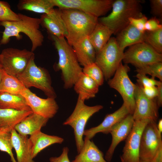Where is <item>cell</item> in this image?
Here are the masks:
<instances>
[{
	"mask_svg": "<svg viewBox=\"0 0 162 162\" xmlns=\"http://www.w3.org/2000/svg\"><path fill=\"white\" fill-rule=\"evenodd\" d=\"M18 14L20 18L19 21L0 22V26L4 28L0 44H6L13 37L20 40L22 37L20 34L22 33L30 40L32 45L31 51L33 52L42 45L44 40V36L40 30V18L31 17L21 13Z\"/></svg>",
	"mask_w": 162,
	"mask_h": 162,
	"instance_id": "1",
	"label": "cell"
},
{
	"mask_svg": "<svg viewBox=\"0 0 162 162\" xmlns=\"http://www.w3.org/2000/svg\"><path fill=\"white\" fill-rule=\"evenodd\" d=\"M67 35L66 40L71 46L88 37L98 22V18L74 9H59Z\"/></svg>",
	"mask_w": 162,
	"mask_h": 162,
	"instance_id": "2",
	"label": "cell"
},
{
	"mask_svg": "<svg viewBox=\"0 0 162 162\" xmlns=\"http://www.w3.org/2000/svg\"><path fill=\"white\" fill-rule=\"evenodd\" d=\"M141 0H114L112 11L106 16L98 18V22L106 26L116 35L129 24L131 18H139L143 15L142 12Z\"/></svg>",
	"mask_w": 162,
	"mask_h": 162,
	"instance_id": "3",
	"label": "cell"
},
{
	"mask_svg": "<svg viewBox=\"0 0 162 162\" xmlns=\"http://www.w3.org/2000/svg\"><path fill=\"white\" fill-rule=\"evenodd\" d=\"M50 36L58 52L59 59L56 67L62 72L64 88H70L77 80L82 69L72 46L68 44L64 37Z\"/></svg>",
	"mask_w": 162,
	"mask_h": 162,
	"instance_id": "4",
	"label": "cell"
},
{
	"mask_svg": "<svg viewBox=\"0 0 162 162\" xmlns=\"http://www.w3.org/2000/svg\"><path fill=\"white\" fill-rule=\"evenodd\" d=\"M101 105L89 106L78 98L75 108L71 115L63 123L73 128L77 151L78 153L84 144L83 136L85 128L89 118L103 108Z\"/></svg>",
	"mask_w": 162,
	"mask_h": 162,
	"instance_id": "5",
	"label": "cell"
},
{
	"mask_svg": "<svg viewBox=\"0 0 162 162\" xmlns=\"http://www.w3.org/2000/svg\"><path fill=\"white\" fill-rule=\"evenodd\" d=\"M34 58V56L31 58L25 70L16 77L26 88L34 87L43 91L48 97L55 98L56 95L49 74L45 69L36 65Z\"/></svg>",
	"mask_w": 162,
	"mask_h": 162,
	"instance_id": "6",
	"label": "cell"
},
{
	"mask_svg": "<svg viewBox=\"0 0 162 162\" xmlns=\"http://www.w3.org/2000/svg\"><path fill=\"white\" fill-rule=\"evenodd\" d=\"M130 68L127 64L121 62L113 77L108 80L109 86L117 91L121 95L123 104L126 107L130 114L133 115L135 108L134 92L135 84L130 80L128 72Z\"/></svg>",
	"mask_w": 162,
	"mask_h": 162,
	"instance_id": "7",
	"label": "cell"
},
{
	"mask_svg": "<svg viewBox=\"0 0 162 162\" xmlns=\"http://www.w3.org/2000/svg\"><path fill=\"white\" fill-rule=\"evenodd\" d=\"M124 52L118 46L115 38L112 37L96 53L94 62L102 70L105 80H108L113 76L123 60Z\"/></svg>",
	"mask_w": 162,
	"mask_h": 162,
	"instance_id": "8",
	"label": "cell"
},
{
	"mask_svg": "<svg viewBox=\"0 0 162 162\" xmlns=\"http://www.w3.org/2000/svg\"><path fill=\"white\" fill-rule=\"evenodd\" d=\"M0 54L1 68L7 74L16 77L25 70L34 56L31 51L12 47L3 49Z\"/></svg>",
	"mask_w": 162,
	"mask_h": 162,
	"instance_id": "9",
	"label": "cell"
},
{
	"mask_svg": "<svg viewBox=\"0 0 162 162\" xmlns=\"http://www.w3.org/2000/svg\"><path fill=\"white\" fill-rule=\"evenodd\" d=\"M113 0H51L59 9H74L98 18L105 15L111 9Z\"/></svg>",
	"mask_w": 162,
	"mask_h": 162,
	"instance_id": "10",
	"label": "cell"
},
{
	"mask_svg": "<svg viewBox=\"0 0 162 162\" xmlns=\"http://www.w3.org/2000/svg\"><path fill=\"white\" fill-rule=\"evenodd\" d=\"M122 61L136 68L162 62V54L157 52L145 42L138 43L129 47L124 52Z\"/></svg>",
	"mask_w": 162,
	"mask_h": 162,
	"instance_id": "11",
	"label": "cell"
},
{
	"mask_svg": "<svg viewBox=\"0 0 162 162\" xmlns=\"http://www.w3.org/2000/svg\"><path fill=\"white\" fill-rule=\"evenodd\" d=\"M156 122H149L142 131L139 150L140 160L151 162L157 151L162 148L161 134L158 131Z\"/></svg>",
	"mask_w": 162,
	"mask_h": 162,
	"instance_id": "12",
	"label": "cell"
},
{
	"mask_svg": "<svg viewBox=\"0 0 162 162\" xmlns=\"http://www.w3.org/2000/svg\"><path fill=\"white\" fill-rule=\"evenodd\" d=\"M135 108L132 116L134 121L147 120L157 122L159 117L156 98L149 99L143 93L140 86L135 84Z\"/></svg>",
	"mask_w": 162,
	"mask_h": 162,
	"instance_id": "13",
	"label": "cell"
},
{
	"mask_svg": "<svg viewBox=\"0 0 162 162\" xmlns=\"http://www.w3.org/2000/svg\"><path fill=\"white\" fill-rule=\"evenodd\" d=\"M149 121H134L131 130L126 139L121 160L123 162H139L140 142L142 131Z\"/></svg>",
	"mask_w": 162,
	"mask_h": 162,
	"instance_id": "14",
	"label": "cell"
},
{
	"mask_svg": "<svg viewBox=\"0 0 162 162\" xmlns=\"http://www.w3.org/2000/svg\"><path fill=\"white\" fill-rule=\"evenodd\" d=\"M33 113L49 119L57 113L59 107L55 98H41L26 88L21 94Z\"/></svg>",
	"mask_w": 162,
	"mask_h": 162,
	"instance_id": "15",
	"label": "cell"
},
{
	"mask_svg": "<svg viewBox=\"0 0 162 162\" xmlns=\"http://www.w3.org/2000/svg\"><path fill=\"white\" fill-rule=\"evenodd\" d=\"M134 121L132 115L129 114L111 128L110 133L112 136V142L105 155V159L107 162L111 160L117 145L127 137L131 130Z\"/></svg>",
	"mask_w": 162,
	"mask_h": 162,
	"instance_id": "16",
	"label": "cell"
},
{
	"mask_svg": "<svg viewBox=\"0 0 162 162\" xmlns=\"http://www.w3.org/2000/svg\"><path fill=\"white\" fill-rule=\"evenodd\" d=\"M129 114L126 107L123 104L121 106L113 112L107 115L103 122L98 126L85 130L83 135L91 140L98 133L107 134L116 124Z\"/></svg>",
	"mask_w": 162,
	"mask_h": 162,
	"instance_id": "17",
	"label": "cell"
},
{
	"mask_svg": "<svg viewBox=\"0 0 162 162\" xmlns=\"http://www.w3.org/2000/svg\"><path fill=\"white\" fill-rule=\"evenodd\" d=\"M40 19V24L50 35L64 37L67 36V33L59 9L53 8L49 14H43Z\"/></svg>",
	"mask_w": 162,
	"mask_h": 162,
	"instance_id": "18",
	"label": "cell"
},
{
	"mask_svg": "<svg viewBox=\"0 0 162 162\" xmlns=\"http://www.w3.org/2000/svg\"><path fill=\"white\" fill-rule=\"evenodd\" d=\"M13 148L17 162H35L32 157V145L28 136L18 134L14 128L11 131Z\"/></svg>",
	"mask_w": 162,
	"mask_h": 162,
	"instance_id": "19",
	"label": "cell"
},
{
	"mask_svg": "<svg viewBox=\"0 0 162 162\" xmlns=\"http://www.w3.org/2000/svg\"><path fill=\"white\" fill-rule=\"evenodd\" d=\"M32 113V110L0 109V128L6 131L11 132L17 124Z\"/></svg>",
	"mask_w": 162,
	"mask_h": 162,
	"instance_id": "20",
	"label": "cell"
},
{
	"mask_svg": "<svg viewBox=\"0 0 162 162\" xmlns=\"http://www.w3.org/2000/svg\"><path fill=\"white\" fill-rule=\"evenodd\" d=\"M49 119L33 112L17 124L14 129L22 135H31L41 130V128L46 125Z\"/></svg>",
	"mask_w": 162,
	"mask_h": 162,
	"instance_id": "21",
	"label": "cell"
},
{
	"mask_svg": "<svg viewBox=\"0 0 162 162\" xmlns=\"http://www.w3.org/2000/svg\"><path fill=\"white\" fill-rule=\"evenodd\" d=\"M145 32H140L129 24L116 34L115 38L119 47L124 51L127 46L144 42Z\"/></svg>",
	"mask_w": 162,
	"mask_h": 162,
	"instance_id": "22",
	"label": "cell"
},
{
	"mask_svg": "<svg viewBox=\"0 0 162 162\" xmlns=\"http://www.w3.org/2000/svg\"><path fill=\"white\" fill-rule=\"evenodd\" d=\"M74 86L75 91L78 94V98L85 101L95 97L98 92L99 86L82 72Z\"/></svg>",
	"mask_w": 162,
	"mask_h": 162,
	"instance_id": "23",
	"label": "cell"
},
{
	"mask_svg": "<svg viewBox=\"0 0 162 162\" xmlns=\"http://www.w3.org/2000/svg\"><path fill=\"white\" fill-rule=\"evenodd\" d=\"M72 162H108L94 143L85 137L83 146Z\"/></svg>",
	"mask_w": 162,
	"mask_h": 162,
	"instance_id": "24",
	"label": "cell"
},
{
	"mask_svg": "<svg viewBox=\"0 0 162 162\" xmlns=\"http://www.w3.org/2000/svg\"><path fill=\"white\" fill-rule=\"evenodd\" d=\"M29 139L32 145V157L33 158L47 147L54 144H61L64 140L62 137L49 135L41 130L30 135Z\"/></svg>",
	"mask_w": 162,
	"mask_h": 162,
	"instance_id": "25",
	"label": "cell"
},
{
	"mask_svg": "<svg viewBox=\"0 0 162 162\" xmlns=\"http://www.w3.org/2000/svg\"><path fill=\"white\" fill-rule=\"evenodd\" d=\"M88 37L72 46L80 64L83 67L94 62L95 60L96 53Z\"/></svg>",
	"mask_w": 162,
	"mask_h": 162,
	"instance_id": "26",
	"label": "cell"
},
{
	"mask_svg": "<svg viewBox=\"0 0 162 162\" xmlns=\"http://www.w3.org/2000/svg\"><path fill=\"white\" fill-rule=\"evenodd\" d=\"M112 34V32L109 27L98 22L88 37L96 53L107 43Z\"/></svg>",
	"mask_w": 162,
	"mask_h": 162,
	"instance_id": "27",
	"label": "cell"
},
{
	"mask_svg": "<svg viewBox=\"0 0 162 162\" xmlns=\"http://www.w3.org/2000/svg\"><path fill=\"white\" fill-rule=\"evenodd\" d=\"M0 109H11L18 110H32L22 96L6 92H0Z\"/></svg>",
	"mask_w": 162,
	"mask_h": 162,
	"instance_id": "28",
	"label": "cell"
},
{
	"mask_svg": "<svg viewBox=\"0 0 162 162\" xmlns=\"http://www.w3.org/2000/svg\"><path fill=\"white\" fill-rule=\"evenodd\" d=\"M17 7L20 10L47 14L54 6L51 0H21L19 2Z\"/></svg>",
	"mask_w": 162,
	"mask_h": 162,
	"instance_id": "29",
	"label": "cell"
},
{
	"mask_svg": "<svg viewBox=\"0 0 162 162\" xmlns=\"http://www.w3.org/2000/svg\"><path fill=\"white\" fill-rule=\"evenodd\" d=\"M2 70L0 92L21 95L26 88L16 76L9 75Z\"/></svg>",
	"mask_w": 162,
	"mask_h": 162,
	"instance_id": "30",
	"label": "cell"
},
{
	"mask_svg": "<svg viewBox=\"0 0 162 162\" xmlns=\"http://www.w3.org/2000/svg\"><path fill=\"white\" fill-rule=\"evenodd\" d=\"M144 42L158 52L162 53V28L153 31H146Z\"/></svg>",
	"mask_w": 162,
	"mask_h": 162,
	"instance_id": "31",
	"label": "cell"
},
{
	"mask_svg": "<svg viewBox=\"0 0 162 162\" xmlns=\"http://www.w3.org/2000/svg\"><path fill=\"white\" fill-rule=\"evenodd\" d=\"M82 72L95 81L99 86L103 84L104 79L103 73L95 62L83 67Z\"/></svg>",
	"mask_w": 162,
	"mask_h": 162,
	"instance_id": "32",
	"label": "cell"
},
{
	"mask_svg": "<svg viewBox=\"0 0 162 162\" xmlns=\"http://www.w3.org/2000/svg\"><path fill=\"white\" fill-rule=\"evenodd\" d=\"M13 148L11 132L6 131L0 128V151L8 154L12 162H17L12 152Z\"/></svg>",
	"mask_w": 162,
	"mask_h": 162,
	"instance_id": "33",
	"label": "cell"
},
{
	"mask_svg": "<svg viewBox=\"0 0 162 162\" xmlns=\"http://www.w3.org/2000/svg\"><path fill=\"white\" fill-rule=\"evenodd\" d=\"M137 73L149 74L152 77L158 78L162 81V62H158L136 68Z\"/></svg>",
	"mask_w": 162,
	"mask_h": 162,
	"instance_id": "34",
	"label": "cell"
},
{
	"mask_svg": "<svg viewBox=\"0 0 162 162\" xmlns=\"http://www.w3.org/2000/svg\"><path fill=\"white\" fill-rule=\"evenodd\" d=\"M20 19L18 14L11 10L8 3L0 1V22H15Z\"/></svg>",
	"mask_w": 162,
	"mask_h": 162,
	"instance_id": "35",
	"label": "cell"
},
{
	"mask_svg": "<svg viewBox=\"0 0 162 162\" xmlns=\"http://www.w3.org/2000/svg\"><path fill=\"white\" fill-rule=\"evenodd\" d=\"M135 76L137 78V84L141 87L157 86L162 84V82L149 78L145 74L137 73Z\"/></svg>",
	"mask_w": 162,
	"mask_h": 162,
	"instance_id": "36",
	"label": "cell"
},
{
	"mask_svg": "<svg viewBox=\"0 0 162 162\" xmlns=\"http://www.w3.org/2000/svg\"><path fill=\"white\" fill-rule=\"evenodd\" d=\"M147 18L144 15L139 18H131L129 19V24L140 32L144 33L145 25L147 20Z\"/></svg>",
	"mask_w": 162,
	"mask_h": 162,
	"instance_id": "37",
	"label": "cell"
},
{
	"mask_svg": "<svg viewBox=\"0 0 162 162\" xmlns=\"http://www.w3.org/2000/svg\"><path fill=\"white\" fill-rule=\"evenodd\" d=\"M145 28L146 31H153L162 28V25L158 19L154 16L147 20Z\"/></svg>",
	"mask_w": 162,
	"mask_h": 162,
	"instance_id": "38",
	"label": "cell"
},
{
	"mask_svg": "<svg viewBox=\"0 0 162 162\" xmlns=\"http://www.w3.org/2000/svg\"><path fill=\"white\" fill-rule=\"evenodd\" d=\"M151 14L154 17H162V0H150Z\"/></svg>",
	"mask_w": 162,
	"mask_h": 162,
	"instance_id": "39",
	"label": "cell"
},
{
	"mask_svg": "<svg viewBox=\"0 0 162 162\" xmlns=\"http://www.w3.org/2000/svg\"><path fill=\"white\" fill-rule=\"evenodd\" d=\"M69 149L67 147H64L61 154L58 157H51L49 159L50 162H70L68 157Z\"/></svg>",
	"mask_w": 162,
	"mask_h": 162,
	"instance_id": "40",
	"label": "cell"
},
{
	"mask_svg": "<svg viewBox=\"0 0 162 162\" xmlns=\"http://www.w3.org/2000/svg\"><path fill=\"white\" fill-rule=\"evenodd\" d=\"M140 87L143 93L147 97L150 99L156 98L158 93L157 86Z\"/></svg>",
	"mask_w": 162,
	"mask_h": 162,
	"instance_id": "41",
	"label": "cell"
},
{
	"mask_svg": "<svg viewBox=\"0 0 162 162\" xmlns=\"http://www.w3.org/2000/svg\"><path fill=\"white\" fill-rule=\"evenodd\" d=\"M157 87L158 89V93L156 99L158 106L160 107L162 105V84Z\"/></svg>",
	"mask_w": 162,
	"mask_h": 162,
	"instance_id": "42",
	"label": "cell"
},
{
	"mask_svg": "<svg viewBox=\"0 0 162 162\" xmlns=\"http://www.w3.org/2000/svg\"><path fill=\"white\" fill-rule=\"evenodd\" d=\"M151 162H162V148L157 151Z\"/></svg>",
	"mask_w": 162,
	"mask_h": 162,
	"instance_id": "43",
	"label": "cell"
},
{
	"mask_svg": "<svg viewBox=\"0 0 162 162\" xmlns=\"http://www.w3.org/2000/svg\"><path fill=\"white\" fill-rule=\"evenodd\" d=\"M157 127L159 132L161 134L162 132V119H160L158 122V124H157Z\"/></svg>",
	"mask_w": 162,
	"mask_h": 162,
	"instance_id": "44",
	"label": "cell"
},
{
	"mask_svg": "<svg viewBox=\"0 0 162 162\" xmlns=\"http://www.w3.org/2000/svg\"><path fill=\"white\" fill-rule=\"evenodd\" d=\"M2 68L0 69V83L1 82L2 74Z\"/></svg>",
	"mask_w": 162,
	"mask_h": 162,
	"instance_id": "45",
	"label": "cell"
},
{
	"mask_svg": "<svg viewBox=\"0 0 162 162\" xmlns=\"http://www.w3.org/2000/svg\"><path fill=\"white\" fill-rule=\"evenodd\" d=\"M1 68V63L0 54V69Z\"/></svg>",
	"mask_w": 162,
	"mask_h": 162,
	"instance_id": "46",
	"label": "cell"
},
{
	"mask_svg": "<svg viewBox=\"0 0 162 162\" xmlns=\"http://www.w3.org/2000/svg\"><path fill=\"white\" fill-rule=\"evenodd\" d=\"M139 162H148L146 161H143L140 160V161Z\"/></svg>",
	"mask_w": 162,
	"mask_h": 162,
	"instance_id": "47",
	"label": "cell"
},
{
	"mask_svg": "<svg viewBox=\"0 0 162 162\" xmlns=\"http://www.w3.org/2000/svg\"><path fill=\"white\" fill-rule=\"evenodd\" d=\"M121 160V162H123L122 160Z\"/></svg>",
	"mask_w": 162,
	"mask_h": 162,
	"instance_id": "48",
	"label": "cell"
},
{
	"mask_svg": "<svg viewBox=\"0 0 162 162\" xmlns=\"http://www.w3.org/2000/svg\"></svg>",
	"mask_w": 162,
	"mask_h": 162,
	"instance_id": "49",
	"label": "cell"
}]
</instances>
